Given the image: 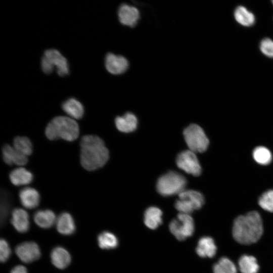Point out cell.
Segmentation results:
<instances>
[{
  "label": "cell",
  "mask_w": 273,
  "mask_h": 273,
  "mask_svg": "<svg viewBox=\"0 0 273 273\" xmlns=\"http://www.w3.org/2000/svg\"><path fill=\"white\" fill-rule=\"evenodd\" d=\"M80 160L82 166L88 171L103 167L108 161L109 153L104 141L95 135H85L80 142Z\"/></svg>",
  "instance_id": "cell-1"
},
{
  "label": "cell",
  "mask_w": 273,
  "mask_h": 273,
  "mask_svg": "<svg viewBox=\"0 0 273 273\" xmlns=\"http://www.w3.org/2000/svg\"><path fill=\"white\" fill-rule=\"evenodd\" d=\"M263 223L260 214L252 211L237 217L233 226V236L238 243L249 245L256 242L263 233Z\"/></svg>",
  "instance_id": "cell-2"
},
{
  "label": "cell",
  "mask_w": 273,
  "mask_h": 273,
  "mask_svg": "<svg viewBox=\"0 0 273 273\" xmlns=\"http://www.w3.org/2000/svg\"><path fill=\"white\" fill-rule=\"evenodd\" d=\"M45 134L50 140L62 139L71 142L78 137L79 127L75 120L69 117L57 116L47 125Z\"/></svg>",
  "instance_id": "cell-3"
},
{
  "label": "cell",
  "mask_w": 273,
  "mask_h": 273,
  "mask_svg": "<svg viewBox=\"0 0 273 273\" xmlns=\"http://www.w3.org/2000/svg\"><path fill=\"white\" fill-rule=\"evenodd\" d=\"M186 178L180 173L170 171L162 175L157 183V190L161 195L169 196L179 194L185 190Z\"/></svg>",
  "instance_id": "cell-4"
},
{
  "label": "cell",
  "mask_w": 273,
  "mask_h": 273,
  "mask_svg": "<svg viewBox=\"0 0 273 273\" xmlns=\"http://www.w3.org/2000/svg\"><path fill=\"white\" fill-rule=\"evenodd\" d=\"M41 67L46 74L52 73L55 68L60 76L66 75L69 72L66 59L56 49H49L44 52L41 58Z\"/></svg>",
  "instance_id": "cell-5"
},
{
  "label": "cell",
  "mask_w": 273,
  "mask_h": 273,
  "mask_svg": "<svg viewBox=\"0 0 273 273\" xmlns=\"http://www.w3.org/2000/svg\"><path fill=\"white\" fill-rule=\"evenodd\" d=\"M184 138L189 150L194 153L205 152L209 141L203 129L198 125L192 124L183 132Z\"/></svg>",
  "instance_id": "cell-6"
},
{
  "label": "cell",
  "mask_w": 273,
  "mask_h": 273,
  "mask_svg": "<svg viewBox=\"0 0 273 273\" xmlns=\"http://www.w3.org/2000/svg\"><path fill=\"white\" fill-rule=\"evenodd\" d=\"M179 199L175 203V208L182 213L189 214L201 208L204 203L203 195L194 190H184L178 194Z\"/></svg>",
  "instance_id": "cell-7"
},
{
  "label": "cell",
  "mask_w": 273,
  "mask_h": 273,
  "mask_svg": "<svg viewBox=\"0 0 273 273\" xmlns=\"http://www.w3.org/2000/svg\"><path fill=\"white\" fill-rule=\"evenodd\" d=\"M169 229L178 240L183 241L193 234L194 221L190 214L179 213L170 221Z\"/></svg>",
  "instance_id": "cell-8"
},
{
  "label": "cell",
  "mask_w": 273,
  "mask_h": 273,
  "mask_svg": "<svg viewBox=\"0 0 273 273\" xmlns=\"http://www.w3.org/2000/svg\"><path fill=\"white\" fill-rule=\"evenodd\" d=\"M178 167L187 173L194 176H199L201 173L202 168L199 160L194 152L188 150L179 153L176 159Z\"/></svg>",
  "instance_id": "cell-9"
},
{
  "label": "cell",
  "mask_w": 273,
  "mask_h": 273,
  "mask_svg": "<svg viewBox=\"0 0 273 273\" xmlns=\"http://www.w3.org/2000/svg\"><path fill=\"white\" fill-rule=\"evenodd\" d=\"M15 253L23 262L30 263L38 259L41 255L38 245L34 242H25L17 245Z\"/></svg>",
  "instance_id": "cell-10"
},
{
  "label": "cell",
  "mask_w": 273,
  "mask_h": 273,
  "mask_svg": "<svg viewBox=\"0 0 273 273\" xmlns=\"http://www.w3.org/2000/svg\"><path fill=\"white\" fill-rule=\"evenodd\" d=\"M105 66L109 73L117 75L123 73L127 70L128 62L123 56L109 53L105 57Z\"/></svg>",
  "instance_id": "cell-11"
},
{
  "label": "cell",
  "mask_w": 273,
  "mask_h": 273,
  "mask_svg": "<svg viewBox=\"0 0 273 273\" xmlns=\"http://www.w3.org/2000/svg\"><path fill=\"white\" fill-rule=\"evenodd\" d=\"M118 15L121 23L133 27L139 20L140 12L136 8L126 4H122L119 8Z\"/></svg>",
  "instance_id": "cell-12"
},
{
  "label": "cell",
  "mask_w": 273,
  "mask_h": 273,
  "mask_svg": "<svg viewBox=\"0 0 273 273\" xmlns=\"http://www.w3.org/2000/svg\"><path fill=\"white\" fill-rule=\"evenodd\" d=\"M2 155L4 162L9 165L23 166L28 162L27 156L18 151L13 146L8 144L3 146Z\"/></svg>",
  "instance_id": "cell-13"
},
{
  "label": "cell",
  "mask_w": 273,
  "mask_h": 273,
  "mask_svg": "<svg viewBox=\"0 0 273 273\" xmlns=\"http://www.w3.org/2000/svg\"><path fill=\"white\" fill-rule=\"evenodd\" d=\"M19 197L22 205L27 209L36 208L40 202V195L38 192L31 187H25L21 189Z\"/></svg>",
  "instance_id": "cell-14"
},
{
  "label": "cell",
  "mask_w": 273,
  "mask_h": 273,
  "mask_svg": "<svg viewBox=\"0 0 273 273\" xmlns=\"http://www.w3.org/2000/svg\"><path fill=\"white\" fill-rule=\"evenodd\" d=\"M11 222L18 232L25 233L29 228V215L22 208H15L12 212Z\"/></svg>",
  "instance_id": "cell-15"
},
{
  "label": "cell",
  "mask_w": 273,
  "mask_h": 273,
  "mask_svg": "<svg viewBox=\"0 0 273 273\" xmlns=\"http://www.w3.org/2000/svg\"><path fill=\"white\" fill-rule=\"evenodd\" d=\"M52 264L57 268L64 269L71 262V256L68 251L62 247L54 248L51 253Z\"/></svg>",
  "instance_id": "cell-16"
},
{
  "label": "cell",
  "mask_w": 273,
  "mask_h": 273,
  "mask_svg": "<svg viewBox=\"0 0 273 273\" xmlns=\"http://www.w3.org/2000/svg\"><path fill=\"white\" fill-rule=\"evenodd\" d=\"M216 246L214 241L210 237H203L198 242L196 248L197 254L201 257H213L216 254Z\"/></svg>",
  "instance_id": "cell-17"
},
{
  "label": "cell",
  "mask_w": 273,
  "mask_h": 273,
  "mask_svg": "<svg viewBox=\"0 0 273 273\" xmlns=\"http://www.w3.org/2000/svg\"><path fill=\"white\" fill-rule=\"evenodd\" d=\"M56 228L64 235H70L75 231V225L71 215L66 212L60 214L56 219Z\"/></svg>",
  "instance_id": "cell-18"
},
{
  "label": "cell",
  "mask_w": 273,
  "mask_h": 273,
  "mask_svg": "<svg viewBox=\"0 0 273 273\" xmlns=\"http://www.w3.org/2000/svg\"><path fill=\"white\" fill-rule=\"evenodd\" d=\"M9 178L12 184L16 186L27 185L33 180L32 173L26 168L19 167L11 171Z\"/></svg>",
  "instance_id": "cell-19"
},
{
  "label": "cell",
  "mask_w": 273,
  "mask_h": 273,
  "mask_svg": "<svg viewBox=\"0 0 273 273\" xmlns=\"http://www.w3.org/2000/svg\"><path fill=\"white\" fill-rule=\"evenodd\" d=\"M63 111L73 119H81L84 114V107L82 104L76 99L71 98L62 105Z\"/></svg>",
  "instance_id": "cell-20"
},
{
  "label": "cell",
  "mask_w": 273,
  "mask_h": 273,
  "mask_svg": "<svg viewBox=\"0 0 273 273\" xmlns=\"http://www.w3.org/2000/svg\"><path fill=\"white\" fill-rule=\"evenodd\" d=\"M115 123L119 131L130 132L136 129L138 120L133 114L128 112L122 116H117L115 118Z\"/></svg>",
  "instance_id": "cell-21"
},
{
  "label": "cell",
  "mask_w": 273,
  "mask_h": 273,
  "mask_svg": "<svg viewBox=\"0 0 273 273\" xmlns=\"http://www.w3.org/2000/svg\"><path fill=\"white\" fill-rule=\"evenodd\" d=\"M162 212L156 207H150L146 209L144 213V223L149 229L155 230L162 223Z\"/></svg>",
  "instance_id": "cell-22"
},
{
  "label": "cell",
  "mask_w": 273,
  "mask_h": 273,
  "mask_svg": "<svg viewBox=\"0 0 273 273\" xmlns=\"http://www.w3.org/2000/svg\"><path fill=\"white\" fill-rule=\"evenodd\" d=\"M35 223L40 228L48 229L56 221L55 214L51 210H40L36 211L33 216Z\"/></svg>",
  "instance_id": "cell-23"
},
{
  "label": "cell",
  "mask_w": 273,
  "mask_h": 273,
  "mask_svg": "<svg viewBox=\"0 0 273 273\" xmlns=\"http://www.w3.org/2000/svg\"><path fill=\"white\" fill-rule=\"evenodd\" d=\"M234 17L239 24L245 27L251 26L255 22L254 15L242 6H239L236 8Z\"/></svg>",
  "instance_id": "cell-24"
},
{
  "label": "cell",
  "mask_w": 273,
  "mask_h": 273,
  "mask_svg": "<svg viewBox=\"0 0 273 273\" xmlns=\"http://www.w3.org/2000/svg\"><path fill=\"white\" fill-rule=\"evenodd\" d=\"M238 264L242 273H258L259 271V265L253 256L242 255L239 259Z\"/></svg>",
  "instance_id": "cell-25"
},
{
  "label": "cell",
  "mask_w": 273,
  "mask_h": 273,
  "mask_svg": "<svg viewBox=\"0 0 273 273\" xmlns=\"http://www.w3.org/2000/svg\"><path fill=\"white\" fill-rule=\"evenodd\" d=\"M98 242L99 247L103 249H114L118 244L116 236L108 231L103 232L98 235Z\"/></svg>",
  "instance_id": "cell-26"
},
{
  "label": "cell",
  "mask_w": 273,
  "mask_h": 273,
  "mask_svg": "<svg viewBox=\"0 0 273 273\" xmlns=\"http://www.w3.org/2000/svg\"><path fill=\"white\" fill-rule=\"evenodd\" d=\"M13 147L18 151L27 157L30 155L33 151L32 143L26 136L15 137L13 140Z\"/></svg>",
  "instance_id": "cell-27"
},
{
  "label": "cell",
  "mask_w": 273,
  "mask_h": 273,
  "mask_svg": "<svg viewBox=\"0 0 273 273\" xmlns=\"http://www.w3.org/2000/svg\"><path fill=\"white\" fill-rule=\"evenodd\" d=\"M214 273H237V269L235 264L228 258H220L213 266Z\"/></svg>",
  "instance_id": "cell-28"
},
{
  "label": "cell",
  "mask_w": 273,
  "mask_h": 273,
  "mask_svg": "<svg viewBox=\"0 0 273 273\" xmlns=\"http://www.w3.org/2000/svg\"><path fill=\"white\" fill-rule=\"evenodd\" d=\"M252 155L254 160L260 165H266L269 164L272 160L270 151L263 146H259L254 149Z\"/></svg>",
  "instance_id": "cell-29"
},
{
  "label": "cell",
  "mask_w": 273,
  "mask_h": 273,
  "mask_svg": "<svg viewBox=\"0 0 273 273\" xmlns=\"http://www.w3.org/2000/svg\"><path fill=\"white\" fill-rule=\"evenodd\" d=\"M258 204L264 210L273 212V190H269L263 193L259 197Z\"/></svg>",
  "instance_id": "cell-30"
},
{
  "label": "cell",
  "mask_w": 273,
  "mask_h": 273,
  "mask_svg": "<svg viewBox=\"0 0 273 273\" xmlns=\"http://www.w3.org/2000/svg\"><path fill=\"white\" fill-rule=\"evenodd\" d=\"M260 50L265 56L273 58V40L264 38L260 42Z\"/></svg>",
  "instance_id": "cell-31"
},
{
  "label": "cell",
  "mask_w": 273,
  "mask_h": 273,
  "mask_svg": "<svg viewBox=\"0 0 273 273\" xmlns=\"http://www.w3.org/2000/svg\"><path fill=\"white\" fill-rule=\"evenodd\" d=\"M11 254V250L9 244L5 239H1L0 241V260L2 262L7 261Z\"/></svg>",
  "instance_id": "cell-32"
},
{
  "label": "cell",
  "mask_w": 273,
  "mask_h": 273,
  "mask_svg": "<svg viewBox=\"0 0 273 273\" xmlns=\"http://www.w3.org/2000/svg\"><path fill=\"white\" fill-rule=\"evenodd\" d=\"M10 273H27V270L24 266L19 265L13 267Z\"/></svg>",
  "instance_id": "cell-33"
},
{
  "label": "cell",
  "mask_w": 273,
  "mask_h": 273,
  "mask_svg": "<svg viewBox=\"0 0 273 273\" xmlns=\"http://www.w3.org/2000/svg\"><path fill=\"white\" fill-rule=\"evenodd\" d=\"M272 4H273V1H272Z\"/></svg>",
  "instance_id": "cell-34"
}]
</instances>
